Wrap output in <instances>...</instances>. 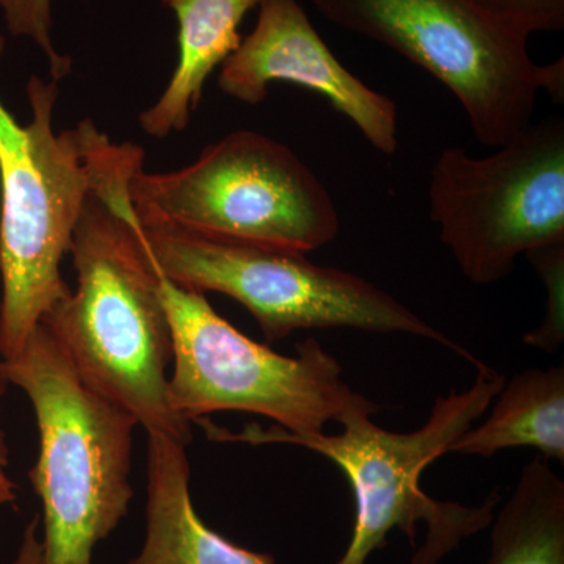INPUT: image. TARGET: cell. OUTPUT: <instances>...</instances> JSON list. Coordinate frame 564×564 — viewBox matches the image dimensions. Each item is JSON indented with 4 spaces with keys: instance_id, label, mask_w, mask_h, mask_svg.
Masks as SVG:
<instances>
[{
    "instance_id": "obj_1",
    "label": "cell",
    "mask_w": 564,
    "mask_h": 564,
    "mask_svg": "<svg viewBox=\"0 0 564 564\" xmlns=\"http://www.w3.org/2000/svg\"><path fill=\"white\" fill-rule=\"evenodd\" d=\"M129 169L91 192L82 206L69 254L76 289L44 315L80 377L135 417L148 434L188 445L192 423L169 399L173 334L162 273L137 226Z\"/></svg>"
},
{
    "instance_id": "obj_2",
    "label": "cell",
    "mask_w": 564,
    "mask_h": 564,
    "mask_svg": "<svg viewBox=\"0 0 564 564\" xmlns=\"http://www.w3.org/2000/svg\"><path fill=\"white\" fill-rule=\"evenodd\" d=\"M6 39L0 35V55ZM58 82L33 76L32 120L20 124L0 101V358H13L70 291L61 265L91 192L144 158L113 143L95 122L54 131Z\"/></svg>"
},
{
    "instance_id": "obj_3",
    "label": "cell",
    "mask_w": 564,
    "mask_h": 564,
    "mask_svg": "<svg viewBox=\"0 0 564 564\" xmlns=\"http://www.w3.org/2000/svg\"><path fill=\"white\" fill-rule=\"evenodd\" d=\"M475 369L477 377L470 388L437 397L429 421L410 433L381 429L369 414L347 419L344 432L337 434H292L274 423H248L240 432H231L209 417L193 423L214 443L299 445L343 470L355 497V524L350 543L333 564H367L384 547L393 530H400L415 545L421 522L425 524V541L411 564H440L464 540L488 529L502 502L499 489H494L484 503L466 507L441 502L421 488L423 470L448 454L452 444L484 417L507 381L488 364L478 361Z\"/></svg>"
},
{
    "instance_id": "obj_4",
    "label": "cell",
    "mask_w": 564,
    "mask_h": 564,
    "mask_svg": "<svg viewBox=\"0 0 564 564\" xmlns=\"http://www.w3.org/2000/svg\"><path fill=\"white\" fill-rule=\"evenodd\" d=\"M2 373L35 413L40 448L29 478L43 505L44 564H93L131 508L139 422L80 377L43 325L2 359Z\"/></svg>"
},
{
    "instance_id": "obj_5",
    "label": "cell",
    "mask_w": 564,
    "mask_h": 564,
    "mask_svg": "<svg viewBox=\"0 0 564 564\" xmlns=\"http://www.w3.org/2000/svg\"><path fill=\"white\" fill-rule=\"evenodd\" d=\"M135 209V207H133ZM159 272L184 289L231 296L254 317L267 343L302 329L403 333L478 361L391 293L358 274L317 265L302 252L217 239L135 210Z\"/></svg>"
},
{
    "instance_id": "obj_6",
    "label": "cell",
    "mask_w": 564,
    "mask_h": 564,
    "mask_svg": "<svg viewBox=\"0 0 564 564\" xmlns=\"http://www.w3.org/2000/svg\"><path fill=\"white\" fill-rule=\"evenodd\" d=\"M161 291L173 334L170 404L193 423L234 411L263 415L292 434L322 433L326 423L380 406L345 383L339 361L314 337L280 355L226 322L206 293L181 288L162 274Z\"/></svg>"
},
{
    "instance_id": "obj_7",
    "label": "cell",
    "mask_w": 564,
    "mask_h": 564,
    "mask_svg": "<svg viewBox=\"0 0 564 564\" xmlns=\"http://www.w3.org/2000/svg\"><path fill=\"white\" fill-rule=\"evenodd\" d=\"M339 28L399 52L454 93L475 139L503 147L532 122L540 91L564 99L563 58L538 65L525 36L470 0H313Z\"/></svg>"
},
{
    "instance_id": "obj_8",
    "label": "cell",
    "mask_w": 564,
    "mask_h": 564,
    "mask_svg": "<svg viewBox=\"0 0 564 564\" xmlns=\"http://www.w3.org/2000/svg\"><path fill=\"white\" fill-rule=\"evenodd\" d=\"M129 196L141 214L188 231L302 254L333 242L340 228L313 170L291 148L252 131L229 133L177 172L141 166Z\"/></svg>"
},
{
    "instance_id": "obj_9",
    "label": "cell",
    "mask_w": 564,
    "mask_h": 564,
    "mask_svg": "<svg viewBox=\"0 0 564 564\" xmlns=\"http://www.w3.org/2000/svg\"><path fill=\"white\" fill-rule=\"evenodd\" d=\"M429 204L464 278L477 285L503 281L519 256L564 242V121L530 122L486 158L463 147L441 151Z\"/></svg>"
},
{
    "instance_id": "obj_10",
    "label": "cell",
    "mask_w": 564,
    "mask_h": 564,
    "mask_svg": "<svg viewBox=\"0 0 564 564\" xmlns=\"http://www.w3.org/2000/svg\"><path fill=\"white\" fill-rule=\"evenodd\" d=\"M276 80L318 93L359 129L375 150L395 154V102L337 61L299 0H263L254 31L223 62L218 87L237 101L258 106L265 101L269 85Z\"/></svg>"
},
{
    "instance_id": "obj_11",
    "label": "cell",
    "mask_w": 564,
    "mask_h": 564,
    "mask_svg": "<svg viewBox=\"0 0 564 564\" xmlns=\"http://www.w3.org/2000/svg\"><path fill=\"white\" fill-rule=\"evenodd\" d=\"M187 445L148 434L147 536L124 564H276L204 524L191 494Z\"/></svg>"
},
{
    "instance_id": "obj_12",
    "label": "cell",
    "mask_w": 564,
    "mask_h": 564,
    "mask_svg": "<svg viewBox=\"0 0 564 564\" xmlns=\"http://www.w3.org/2000/svg\"><path fill=\"white\" fill-rule=\"evenodd\" d=\"M176 14L177 57L172 79L161 98L139 117L141 131L166 139L191 124L202 102L204 85L217 66L239 50V25L263 0H162Z\"/></svg>"
},
{
    "instance_id": "obj_13",
    "label": "cell",
    "mask_w": 564,
    "mask_h": 564,
    "mask_svg": "<svg viewBox=\"0 0 564 564\" xmlns=\"http://www.w3.org/2000/svg\"><path fill=\"white\" fill-rule=\"evenodd\" d=\"M486 419L452 444L448 454L489 456L532 447L564 463V367L529 369L505 381Z\"/></svg>"
},
{
    "instance_id": "obj_14",
    "label": "cell",
    "mask_w": 564,
    "mask_h": 564,
    "mask_svg": "<svg viewBox=\"0 0 564 564\" xmlns=\"http://www.w3.org/2000/svg\"><path fill=\"white\" fill-rule=\"evenodd\" d=\"M486 564H564V481L534 456L491 522Z\"/></svg>"
},
{
    "instance_id": "obj_15",
    "label": "cell",
    "mask_w": 564,
    "mask_h": 564,
    "mask_svg": "<svg viewBox=\"0 0 564 564\" xmlns=\"http://www.w3.org/2000/svg\"><path fill=\"white\" fill-rule=\"evenodd\" d=\"M525 258L544 282L547 307L544 321L522 340L545 352H556L564 343V242L534 248Z\"/></svg>"
},
{
    "instance_id": "obj_16",
    "label": "cell",
    "mask_w": 564,
    "mask_h": 564,
    "mask_svg": "<svg viewBox=\"0 0 564 564\" xmlns=\"http://www.w3.org/2000/svg\"><path fill=\"white\" fill-rule=\"evenodd\" d=\"M11 35L29 36L46 54L52 80L68 76L73 62L58 54L51 41V0H0Z\"/></svg>"
},
{
    "instance_id": "obj_17",
    "label": "cell",
    "mask_w": 564,
    "mask_h": 564,
    "mask_svg": "<svg viewBox=\"0 0 564 564\" xmlns=\"http://www.w3.org/2000/svg\"><path fill=\"white\" fill-rule=\"evenodd\" d=\"M486 14L529 39L564 28V0H470Z\"/></svg>"
},
{
    "instance_id": "obj_18",
    "label": "cell",
    "mask_w": 564,
    "mask_h": 564,
    "mask_svg": "<svg viewBox=\"0 0 564 564\" xmlns=\"http://www.w3.org/2000/svg\"><path fill=\"white\" fill-rule=\"evenodd\" d=\"M11 564H44L43 536H41V519L33 516L22 530L20 547Z\"/></svg>"
},
{
    "instance_id": "obj_19",
    "label": "cell",
    "mask_w": 564,
    "mask_h": 564,
    "mask_svg": "<svg viewBox=\"0 0 564 564\" xmlns=\"http://www.w3.org/2000/svg\"><path fill=\"white\" fill-rule=\"evenodd\" d=\"M9 381L6 380L2 373V358H0V399H2L3 393L9 389ZM10 466V445L9 437H7L6 426H3V413H2V403H0V475H6L9 477Z\"/></svg>"
},
{
    "instance_id": "obj_20",
    "label": "cell",
    "mask_w": 564,
    "mask_h": 564,
    "mask_svg": "<svg viewBox=\"0 0 564 564\" xmlns=\"http://www.w3.org/2000/svg\"><path fill=\"white\" fill-rule=\"evenodd\" d=\"M18 486L11 480L10 475H0V507L17 502Z\"/></svg>"
}]
</instances>
